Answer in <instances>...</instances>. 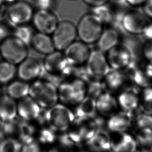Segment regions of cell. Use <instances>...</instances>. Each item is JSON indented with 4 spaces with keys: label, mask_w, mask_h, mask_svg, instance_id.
<instances>
[{
    "label": "cell",
    "mask_w": 152,
    "mask_h": 152,
    "mask_svg": "<svg viewBox=\"0 0 152 152\" xmlns=\"http://www.w3.org/2000/svg\"><path fill=\"white\" fill-rule=\"evenodd\" d=\"M46 78L58 86L71 76L72 66L68 63L64 52L56 50L46 55L43 62Z\"/></svg>",
    "instance_id": "1"
},
{
    "label": "cell",
    "mask_w": 152,
    "mask_h": 152,
    "mask_svg": "<svg viewBox=\"0 0 152 152\" xmlns=\"http://www.w3.org/2000/svg\"><path fill=\"white\" fill-rule=\"evenodd\" d=\"M100 119L95 116L75 119L66 132L68 137L74 144L85 145L95 136L101 126Z\"/></svg>",
    "instance_id": "2"
},
{
    "label": "cell",
    "mask_w": 152,
    "mask_h": 152,
    "mask_svg": "<svg viewBox=\"0 0 152 152\" xmlns=\"http://www.w3.org/2000/svg\"><path fill=\"white\" fill-rule=\"evenodd\" d=\"M29 96L42 109H49L59 101L58 87L46 78H39L30 85Z\"/></svg>",
    "instance_id": "3"
},
{
    "label": "cell",
    "mask_w": 152,
    "mask_h": 152,
    "mask_svg": "<svg viewBox=\"0 0 152 152\" xmlns=\"http://www.w3.org/2000/svg\"><path fill=\"white\" fill-rule=\"evenodd\" d=\"M87 90V82L82 79L65 80L58 86L59 101L68 107H75L86 97Z\"/></svg>",
    "instance_id": "4"
},
{
    "label": "cell",
    "mask_w": 152,
    "mask_h": 152,
    "mask_svg": "<svg viewBox=\"0 0 152 152\" xmlns=\"http://www.w3.org/2000/svg\"><path fill=\"white\" fill-rule=\"evenodd\" d=\"M47 125L57 132L68 130L75 119L73 111L62 103H57L46 110Z\"/></svg>",
    "instance_id": "5"
},
{
    "label": "cell",
    "mask_w": 152,
    "mask_h": 152,
    "mask_svg": "<svg viewBox=\"0 0 152 152\" xmlns=\"http://www.w3.org/2000/svg\"><path fill=\"white\" fill-rule=\"evenodd\" d=\"M103 24L93 13L83 16L76 26L77 37L87 45L97 43L102 33Z\"/></svg>",
    "instance_id": "6"
},
{
    "label": "cell",
    "mask_w": 152,
    "mask_h": 152,
    "mask_svg": "<svg viewBox=\"0 0 152 152\" xmlns=\"http://www.w3.org/2000/svg\"><path fill=\"white\" fill-rule=\"evenodd\" d=\"M28 56V46L14 35L7 36L0 42V56L5 61L16 66Z\"/></svg>",
    "instance_id": "7"
},
{
    "label": "cell",
    "mask_w": 152,
    "mask_h": 152,
    "mask_svg": "<svg viewBox=\"0 0 152 152\" xmlns=\"http://www.w3.org/2000/svg\"><path fill=\"white\" fill-rule=\"evenodd\" d=\"M119 23L124 31L134 35L142 34L150 23L144 12L137 10H130L124 12L120 17Z\"/></svg>",
    "instance_id": "8"
},
{
    "label": "cell",
    "mask_w": 152,
    "mask_h": 152,
    "mask_svg": "<svg viewBox=\"0 0 152 152\" xmlns=\"http://www.w3.org/2000/svg\"><path fill=\"white\" fill-rule=\"evenodd\" d=\"M8 23L15 27L26 25L32 19L34 12L32 7L25 1H19L8 6L5 12Z\"/></svg>",
    "instance_id": "9"
},
{
    "label": "cell",
    "mask_w": 152,
    "mask_h": 152,
    "mask_svg": "<svg viewBox=\"0 0 152 152\" xmlns=\"http://www.w3.org/2000/svg\"><path fill=\"white\" fill-rule=\"evenodd\" d=\"M52 35L56 50L64 51L75 41L77 37L76 26L70 21H62L59 23Z\"/></svg>",
    "instance_id": "10"
},
{
    "label": "cell",
    "mask_w": 152,
    "mask_h": 152,
    "mask_svg": "<svg viewBox=\"0 0 152 152\" xmlns=\"http://www.w3.org/2000/svg\"><path fill=\"white\" fill-rule=\"evenodd\" d=\"M107 53V60L111 70H127L134 62L132 50L125 44H118Z\"/></svg>",
    "instance_id": "11"
},
{
    "label": "cell",
    "mask_w": 152,
    "mask_h": 152,
    "mask_svg": "<svg viewBox=\"0 0 152 152\" xmlns=\"http://www.w3.org/2000/svg\"><path fill=\"white\" fill-rule=\"evenodd\" d=\"M85 66L87 73L91 78L100 80H102L111 70L107 56L98 49L91 50Z\"/></svg>",
    "instance_id": "12"
},
{
    "label": "cell",
    "mask_w": 152,
    "mask_h": 152,
    "mask_svg": "<svg viewBox=\"0 0 152 152\" xmlns=\"http://www.w3.org/2000/svg\"><path fill=\"white\" fill-rule=\"evenodd\" d=\"M18 65L17 74L21 80L27 82L34 81L44 76L43 62L37 58L28 57Z\"/></svg>",
    "instance_id": "13"
},
{
    "label": "cell",
    "mask_w": 152,
    "mask_h": 152,
    "mask_svg": "<svg viewBox=\"0 0 152 152\" xmlns=\"http://www.w3.org/2000/svg\"><path fill=\"white\" fill-rule=\"evenodd\" d=\"M32 20L38 32L48 35L53 33L59 23L57 16L50 10H39L34 14Z\"/></svg>",
    "instance_id": "14"
},
{
    "label": "cell",
    "mask_w": 152,
    "mask_h": 152,
    "mask_svg": "<svg viewBox=\"0 0 152 152\" xmlns=\"http://www.w3.org/2000/svg\"><path fill=\"white\" fill-rule=\"evenodd\" d=\"M91 52L87 44L75 41L64 50V53L71 66H78L85 65Z\"/></svg>",
    "instance_id": "15"
},
{
    "label": "cell",
    "mask_w": 152,
    "mask_h": 152,
    "mask_svg": "<svg viewBox=\"0 0 152 152\" xmlns=\"http://www.w3.org/2000/svg\"><path fill=\"white\" fill-rule=\"evenodd\" d=\"M129 76L126 70H111L102 80L105 91L112 93L127 87Z\"/></svg>",
    "instance_id": "16"
},
{
    "label": "cell",
    "mask_w": 152,
    "mask_h": 152,
    "mask_svg": "<svg viewBox=\"0 0 152 152\" xmlns=\"http://www.w3.org/2000/svg\"><path fill=\"white\" fill-rule=\"evenodd\" d=\"M138 146L135 137L127 132L112 133L111 150L112 152H136Z\"/></svg>",
    "instance_id": "17"
},
{
    "label": "cell",
    "mask_w": 152,
    "mask_h": 152,
    "mask_svg": "<svg viewBox=\"0 0 152 152\" xmlns=\"http://www.w3.org/2000/svg\"><path fill=\"white\" fill-rule=\"evenodd\" d=\"M96 113L101 118H109L118 111L117 98L113 94L105 91L96 99Z\"/></svg>",
    "instance_id": "18"
},
{
    "label": "cell",
    "mask_w": 152,
    "mask_h": 152,
    "mask_svg": "<svg viewBox=\"0 0 152 152\" xmlns=\"http://www.w3.org/2000/svg\"><path fill=\"white\" fill-rule=\"evenodd\" d=\"M41 109L37 103L29 96L19 100L17 103V115L26 121H35Z\"/></svg>",
    "instance_id": "19"
},
{
    "label": "cell",
    "mask_w": 152,
    "mask_h": 152,
    "mask_svg": "<svg viewBox=\"0 0 152 152\" xmlns=\"http://www.w3.org/2000/svg\"><path fill=\"white\" fill-rule=\"evenodd\" d=\"M140 93L134 87H126L120 91L117 98L119 108L121 111L134 112L139 108Z\"/></svg>",
    "instance_id": "20"
},
{
    "label": "cell",
    "mask_w": 152,
    "mask_h": 152,
    "mask_svg": "<svg viewBox=\"0 0 152 152\" xmlns=\"http://www.w3.org/2000/svg\"><path fill=\"white\" fill-rule=\"evenodd\" d=\"M133 113L118 111L107 118V128L112 133L127 132L132 126Z\"/></svg>",
    "instance_id": "21"
},
{
    "label": "cell",
    "mask_w": 152,
    "mask_h": 152,
    "mask_svg": "<svg viewBox=\"0 0 152 152\" xmlns=\"http://www.w3.org/2000/svg\"><path fill=\"white\" fill-rule=\"evenodd\" d=\"M85 145L91 152L111 151V135L106 131L99 130L93 138Z\"/></svg>",
    "instance_id": "22"
},
{
    "label": "cell",
    "mask_w": 152,
    "mask_h": 152,
    "mask_svg": "<svg viewBox=\"0 0 152 152\" xmlns=\"http://www.w3.org/2000/svg\"><path fill=\"white\" fill-rule=\"evenodd\" d=\"M119 34L116 29L104 30L97 42L98 49L104 53H107L119 44Z\"/></svg>",
    "instance_id": "23"
},
{
    "label": "cell",
    "mask_w": 152,
    "mask_h": 152,
    "mask_svg": "<svg viewBox=\"0 0 152 152\" xmlns=\"http://www.w3.org/2000/svg\"><path fill=\"white\" fill-rule=\"evenodd\" d=\"M31 45L35 51L45 55L56 50L52 37L45 33L37 32L34 34Z\"/></svg>",
    "instance_id": "24"
},
{
    "label": "cell",
    "mask_w": 152,
    "mask_h": 152,
    "mask_svg": "<svg viewBox=\"0 0 152 152\" xmlns=\"http://www.w3.org/2000/svg\"><path fill=\"white\" fill-rule=\"evenodd\" d=\"M17 103L15 100L7 95L0 97V119L1 121H10L16 118Z\"/></svg>",
    "instance_id": "25"
},
{
    "label": "cell",
    "mask_w": 152,
    "mask_h": 152,
    "mask_svg": "<svg viewBox=\"0 0 152 152\" xmlns=\"http://www.w3.org/2000/svg\"><path fill=\"white\" fill-rule=\"evenodd\" d=\"M75 118H88L95 116L96 114V99L87 96L78 104L73 111Z\"/></svg>",
    "instance_id": "26"
},
{
    "label": "cell",
    "mask_w": 152,
    "mask_h": 152,
    "mask_svg": "<svg viewBox=\"0 0 152 152\" xmlns=\"http://www.w3.org/2000/svg\"><path fill=\"white\" fill-rule=\"evenodd\" d=\"M30 85L22 80H14L6 88V95L14 100H20L29 96Z\"/></svg>",
    "instance_id": "27"
},
{
    "label": "cell",
    "mask_w": 152,
    "mask_h": 152,
    "mask_svg": "<svg viewBox=\"0 0 152 152\" xmlns=\"http://www.w3.org/2000/svg\"><path fill=\"white\" fill-rule=\"evenodd\" d=\"M135 138L140 150L152 152V128H146L138 131Z\"/></svg>",
    "instance_id": "28"
},
{
    "label": "cell",
    "mask_w": 152,
    "mask_h": 152,
    "mask_svg": "<svg viewBox=\"0 0 152 152\" xmlns=\"http://www.w3.org/2000/svg\"><path fill=\"white\" fill-rule=\"evenodd\" d=\"M139 108L143 113L152 115V87L143 88L140 93Z\"/></svg>",
    "instance_id": "29"
},
{
    "label": "cell",
    "mask_w": 152,
    "mask_h": 152,
    "mask_svg": "<svg viewBox=\"0 0 152 152\" xmlns=\"http://www.w3.org/2000/svg\"><path fill=\"white\" fill-rule=\"evenodd\" d=\"M17 70L14 64L4 60L0 62V84L10 82L17 74Z\"/></svg>",
    "instance_id": "30"
},
{
    "label": "cell",
    "mask_w": 152,
    "mask_h": 152,
    "mask_svg": "<svg viewBox=\"0 0 152 152\" xmlns=\"http://www.w3.org/2000/svg\"><path fill=\"white\" fill-rule=\"evenodd\" d=\"M132 127L137 132L146 128H152V115L143 113L141 111L135 115L133 114Z\"/></svg>",
    "instance_id": "31"
},
{
    "label": "cell",
    "mask_w": 152,
    "mask_h": 152,
    "mask_svg": "<svg viewBox=\"0 0 152 152\" xmlns=\"http://www.w3.org/2000/svg\"><path fill=\"white\" fill-rule=\"evenodd\" d=\"M92 13L101 20L103 25L113 23L115 19L113 10L107 4L93 7Z\"/></svg>",
    "instance_id": "32"
},
{
    "label": "cell",
    "mask_w": 152,
    "mask_h": 152,
    "mask_svg": "<svg viewBox=\"0 0 152 152\" xmlns=\"http://www.w3.org/2000/svg\"><path fill=\"white\" fill-rule=\"evenodd\" d=\"M56 132L48 126H42L38 132V141L43 146L52 145L57 140Z\"/></svg>",
    "instance_id": "33"
},
{
    "label": "cell",
    "mask_w": 152,
    "mask_h": 152,
    "mask_svg": "<svg viewBox=\"0 0 152 152\" xmlns=\"http://www.w3.org/2000/svg\"><path fill=\"white\" fill-rule=\"evenodd\" d=\"M15 28L13 35L27 46L31 45V41L34 35L31 28L26 25H21Z\"/></svg>",
    "instance_id": "34"
},
{
    "label": "cell",
    "mask_w": 152,
    "mask_h": 152,
    "mask_svg": "<svg viewBox=\"0 0 152 152\" xmlns=\"http://www.w3.org/2000/svg\"><path fill=\"white\" fill-rule=\"evenodd\" d=\"M42 145L38 141H35L31 138L29 144L25 148V152H43Z\"/></svg>",
    "instance_id": "35"
},
{
    "label": "cell",
    "mask_w": 152,
    "mask_h": 152,
    "mask_svg": "<svg viewBox=\"0 0 152 152\" xmlns=\"http://www.w3.org/2000/svg\"><path fill=\"white\" fill-rule=\"evenodd\" d=\"M35 2L39 10H50L53 6L55 0H35Z\"/></svg>",
    "instance_id": "36"
},
{
    "label": "cell",
    "mask_w": 152,
    "mask_h": 152,
    "mask_svg": "<svg viewBox=\"0 0 152 152\" xmlns=\"http://www.w3.org/2000/svg\"><path fill=\"white\" fill-rule=\"evenodd\" d=\"M143 53L148 62L152 64V41H150L144 45L143 48Z\"/></svg>",
    "instance_id": "37"
},
{
    "label": "cell",
    "mask_w": 152,
    "mask_h": 152,
    "mask_svg": "<svg viewBox=\"0 0 152 152\" xmlns=\"http://www.w3.org/2000/svg\"><path fill=\"white\" fill-rule=\"evenodd\" d=\"M86 4L93 7L107 4L110 0H83Z\"/></svg>",
    "instance_id": "38"
},
{
    "label": "cell",
    "mask_w": 152,
    "mask_h": 152,
    "mask_svg": "<svg viewBox=\"0 0 152 152\" xmlns=\"http://www.w3.org/2000/svg\"><path fill=\"white\" fill-rule=\"evenodd\" d=\"M143 6V12L148 17L152 18V0H148Z\"/></svg>",
    "instance_id": "39"
},
{
    "label": "cell",
    "mask_w": 152,
    "mask_h": 152,
    "mask_svg": "<svg viewBox=\"0 0 152 152\" xmlns=\"http://www.w3.org/2000/svg\"><path fill=\"white\" fill-rule=\"evenodd\" d=\"M142 35H144L149 41H152V23H150L148 26L146 27L142 33Z\"/></svg>",
    "instance_id": "40"
},
{
    "label": "cell",
    "mask_w": 152,
    "mask_h": 152,
    "mask_svg": "<svg viewBox=\"0 0 152 152\" xmlns=\"http://www.w3.org/2000/svg\"><path fill=\"white\" fill-rule=\"evenodd\" d=\"M148 0H125L128 5L134 7L143 5Z\"/></svg>",
    "instance_id": "41"
},
{
    "label": "cell",
    "mask_w": 152,
    "mask_h": 152,
    "mask_svg": "<svg viewBox=\"0 0 152 152\" xmlns=\"http://www.w3.org/2000/svg\"><path fill=\"white\" fill-rule=\"evenodd\" d=\"M46 152H68V151L64 147L60 145L51 146Z\"/></svg>",
    "instance_id": "42"
},
{
    "label": "cell",
    "mask_w": 152,
    "mask_h": 152,
    "mask_svg": "<svg viewBox=\"0 0 152 152\" xmlns=\"http://www.w3.org/2000/svg\"><path fill=\"white\" fill-rule=\"evenodd\" d=\"M7 32L5 28L0 25V42L4 39L7 36Z\"/></svg>",
    "instance_id": "43"
},
{
    "label": "cell",
    "mask_w": 152,
    "mask_h": 152,
    "mask_svg": "<svg viewBox=\"0 0 152 152\" xmlns=\"http://www.w3.org/2000/svg\"><path fill=\"white\" fill-rule=\"evenodd\" d=\"M5 6V4L4 0H0V16L1 15L3 10H4Z\"/></svg>",
    "instance_id": "44"
},
{
    "label": "cell",
    "mask_w": 152,
    "mask_h": 152,
    "mask_svg": "<svg viewBox=\"0 0 152 152\" xmlns=\"http://www.w3.org/2000/svg\"><path fill=\"white\" fill-rule=\"evenodd\" d=\"M17 0H4V2H5V5H8L9 6L10 4H12L13 3L17 1Z\"/></svg>",
    "instance_id": "45"
},
{
    "label": "cell",
    "mask_w": 152,
    "mask_h": 152,
    "mask_svg": "<svg viewBox=\"0 0 152 152\" xmlns=\"http://www.w3.org/2000/svg\"><path fill=\"white\" fill-rule=\"evenodd\" d=\"M136 152H146V151H144L141 150H139L138 149V150Z\"/></svg>",
    "instance_id": "46"
},
{
    "label": "cell",
    "mask_w": 152,
    "mask_h": 152,
    "mask_svg": "<svg viewBox=\"0 0 152 152\" xmlns=\"http://www.w3.org/2000/svg\"><path fill=\"white\" fill-rule=\"evenodd\" d=\"M1 123H2V121H1V120L0 119V126L1 125Z\"/></svg>",
    "instance_id": "47"
}]
</instances>
